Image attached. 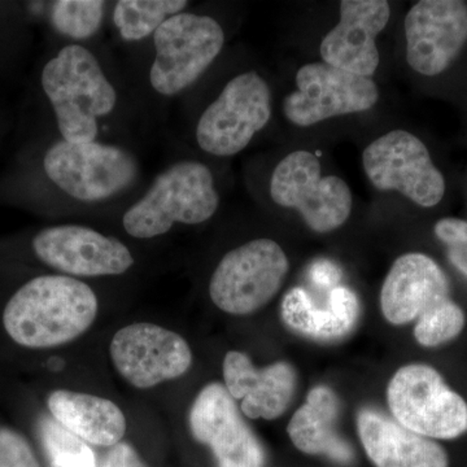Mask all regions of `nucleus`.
Listing matches in <instances>:
<instances>
[{"label":"nucleus","instance_id":"2f4dec72","mask_svg":"<svg viewBox=\"0 0 467 467\" xmlns=\"http://www.w3.org/2000/svg\"><path fill=\"white\" fill-rule=\"evenodd\" d=\"M450 260L457 269H460L463 275H467V254L456 248H450Z\"/></svg>","mask_w":467,"mask_h":467},{"label":"nucleus","instance_id":"c85d7f7f","mask_svg":"<svg viewBox=\"0 0 467 467\" xmlns=\"http://www.w3.org/2000/svg\"><path fill=\"white\" fill-rule=\"evenodd\" d=\"M435 234L441 242L467 254V221L442 218L436 223Z\"/></svg>","mask_w":467,"mask_h":467},{"label":"nucleus","instance_id":"9b49d317","mask_svg":"<svg viewBox=\"0 0 467 467\" xmlns=\"http://www.w3.org/2000/svg\"><path fill=\"white\" fill-rule=\"evenodd\" d=\"M297 90L284 101L288 121L308 128L333 119L373 109L379 99L376 82L324 63H310L297 70Z\"/></svg>","mask_w":467,"mask_h":467},{"label":"nucleus","instance_id":"2eb2a0df","mask_svg":"<svg viewBox=\"0 0 467 467\" xmlns=\"http://www.w3.org/2000/svg\"><path fill=\"white\" fill-rule=\"evenodd\" d=\"M33 248L43 263L75 276L124 275L134 264L124 243L86 226L47 227L36 234Z\"/></svg>","mask_w":467,"mask_h":467},{"label":"nucleus","instance_id":"6ab92c4d","mask_svg":"<svg viewBox=\"0 0 467 467\" xmlns=\"http://www.w3.org/2000/svg\"><path fill=\"white\" fill-rule=\"evenodd\" d=\"M362 447L377 467H448L447 451L438 442L405 429L373 409L358 416Z\"/></svg>","mask_w":467,"mask_h":467},{"label":"nucleus","instance_id":"4468645a","mask_svg":"<svg viewBox=\"0 0 467 467\" xmlns=\"http://www.w3.org/2000/svg\"><path fill=\"white\" fill-rule=\"evenodd\" d=\"M192 436L213 451L218 467H263L265 451L221 383H209L190 410Z\"/></svg>","mask_w":467,"mask_h":467},{"label":"nucleus","instance_id":"423d86ee","mask_svg":"<svg viewBox=\"0 0 467 467\" xmlns=\"http://www.w3.org/2000/svg\"><path fill=\"white\" fill-rule=\"evenodd\" d=\"M288 269L290 263L278 243L272 239L245 243L220 261L209 282V296L223 312L251 315L278 294Z\"/></svg>","mask_w":467,"mask_h":467},{"label":"nucleus","instance_id":"5701e85b","mask_svg":"<svg viewBox=\"0 0 467 467\" xmlns=\"http://www.w3.org/2000/svg\"><path fill=\"white\" fill-rule=\"evenodd\" d=\"M359 315V301L348 287L337 285L330 292L327 308L315 306L310 321V337L339 339L352 330Z\"/></svg>","mask_w":467,"mask_h":467},{"label":"nucleus","instance_id":"a211bd4d","mask_svg":"<svg viewBox=\"0 0 467 467\" xmlns=\"http://www.w3.org/2000/svg\"><path fill=\"white\" fill-rule=\"evenodd\" d=\"M223 379L234 400H242L243 413L251 420H272L290 407L296 389V373L288 362L257 368L251 358L230 350L223 359Z\"/></svg>","mask_w":467,"mask_h":467},{"label":"nucleus","instance_id":"412c9836","mask_svg":"<svg viewBox=\"0 0 467 467\" xmlns=\"http://www.w3.org/2000/svg\"><path fill=\"white\" fill-rule=\"evenodd\" d=\"M47 405L57 423L88 444L115 447L124 438L126 418L109 399L57 389Z\"/></svg>","mask_w":467,"mask_h":467},{"label":"nucleus","instance_id":"20e7f679","mask_svg":"<svg viewBox=\"0 0 467 467\" xmlns=\"http://www.w3.org/2000/svg\"><path fill=\"white\" fill-rule=\"evenodd\" d=\"M225 33L214 18L195 14L169 17L153 34V90L173 97L195 84L223 48Z\"/></svg>","mask_w":467,"mask_h":467},{"label":"nucleus","instance_id":"6e6552de","mask_svg":"<svg viewBox=\"0 0 467 467\" xmlns=\"http://www.w3.org/2000/svg\"><path fill=\"white\" fill-rule=\"evenodd\" d=\"M319 160L309 150H295L276 165L270 178V196L279 207L296 209L316 233H330L346 223L352 212L348 184L321 174Z\"/></svg>","mask_w":467,"mask_h":467},{"label":"nucleus","instance_id":"cd10ccee","mask_svg":"<svg viewBox=\"0 0 467 467\" xmlns=\"http://www.w3.org/2000/svg\"><path fill=\"white\" fill-rule=\"evenodd\" d=\"M0 467H39L26 439L12 430H0Z\"/></svg>","mask_w":467,"mask_h":467},{"label":"nucleus","instance_id":"f3484780","mask_svg":"<svg viewBox=\"0 0 467 467\" xmlns=\"http://www.w3.org/2000/svg\"><path fill=\"white\" fill-rule=\"evenodd\" d=\"M450 299V282L441 266L423 254H402L393 263L380 291V309L392 325H405Z\"/></svg>","mask_w":467,"mask_h":467},{"label":"nucleus","instance_id":"1a4fd4ad","mask_svg":"<svg viewBox=\"0 0 467 467\" xmlns=\"http://www.w3.org/2000/svg\"><path fill=\"white\" fill-rule=\"evenodd\" d=\"M272 119V91L259 73L234 77L196 125V140L209 155L242 152Z\"/></svg>","mask_w":467,"mask_h":467},{"label":"nucleus","instance_id":"0eeeda50","mask_svg":"<svg viewBox=\"0 0 467 467\" xmlns=\"http://www.w3.org/2000/svg\"><path fill=\"white\" fill-rule=\"evenodd\" d=\"M58 189L79 202H100L125 192L140 173L133 153L110 144L60 140L43 161Z\"/></svg>","mask_w":467,"mask_h":467},{"label":"nucleus","instance_id":"7c9ffc66","mask_svg":"<svg viewBox=\"0 0 467 467\" xmlns=\"http://www.w3.org/2000/svg\"><path fill=\"white\" fill-rule=\"evenodd\" d=\"M100 467H143L137 451L129 444L119 442L107 454Z\"/></svg>","mask_w":467,"mask_h":467},{"label":"nucleus","instance_id":"4be33fe9","mask_svg":"<svg viewBox=\"0 0 467 467\" xmlns=\"http://www.w3.org/2000/svg\"><path fill=\"white\" fill-rule=\"evenodd\" d=\"M187 5L186 0H119L113 11V23L125 41H142Z\"/></svg>","mask_w":467,"mask_h":467},{"label":"nucleus","instance_id":"7ed1b4c3","mask_svg":"<svg viewBox=\"0 0 467 467\" xmlns=\"http://www.w3.org/2000/svg\"><path fill=\"white\" fill-rule=\"evenodd\" d=\"M220 195L207 165L182 160L161 171L149 192L125 212L122 225L129 235L152 239L175 223L199 225L214 216Z\"/></svg>","mask_w":467,"mask_h":467},{"label":"nucleus","instance_id":"c756f323","mask_svg":"<svg viewBox=\"0 0 467 467\" xmlns=\"http://www.w3.org/2000/svg\"><path fill=\"white\" fill-rule=\"evenodd\" d=\"M340 278H342V272L331 261L319 260L310 267V279L319 287H337Z\"/></svg>","mask_w":467,"mask_h":467},{"label":"nucleus","instance_id":"f257e3e1","mask_svg":"<svg viewBox=\"0 0 467 467\" xmlns=\"http://www.w3.org/2000/svg\"><path fill=\"white\" fill-rule=\"evenodd\" d=\"M97 295L84 282L67 275H42L24 285L3 313L5 331L29 348L72 342L97 318Z\"/></svg>","mask_w":467,"mask_h":467},{"label":"nucleus","instance_id":"aec40b11","mask_svg":"<svg viewBox=\"0 0 467 467\" xmlns=\"http://www.w3.org/2000/svg\"><path fill=\"white\" fill-rule=\"evenodd\" d=\"M340 402L325 386L310 389L303 407L288 423L287 432L297 450L306 454H321L335 462L349 465L355 451L337 430Z\"/></svg>","mask_w":467,"mask_h":467},{"label":"nucleus","instance_id":"393cba45","mask_svg":"<svg viewBox=\"0 0 467 467\" xmlns=\"http://www.w3.org/2000/svg\"><path fill=\"white\" fill-rule=\"evenodd\" d=\"M41 438L51 467H98L90 445L64 429L57 420L45 418Z\"/></svg>","mask_w":467,"mask_h":467},{"label":"nucleus","instance_id":"a878e982","mask_svg":"<svg viewBox=\"0 0 467 467\" xmlns=\"http://www.w3.org/2000/svg\"><path fill=\"white\" fill-rule=\"evenodd\" d=\"M465 313L454 301L447 299L418 318L414 337L420 346H441L459 337L465 327Z\"/></svg>","mask_w":467,"mask_h":467},{"label":"nucleus","instance_id":"9d476101","mask_svg":"<svg viewBox=\"0 0 467 467\" xmlns=\"http://www.w3.org/2000/svg\"><path fill=\"white\" fill-rule=\"evenodd\" d=\"M362 165L378 190L400 192L420 207H435L444 198V177L422 140L409 131L392 130L373 140Z\"/></svg>","mask_w":467,"mask_h":467},{"label":"nucleus","instance_id":"ddd939ff","mask_svg":"<svg viewBox=\"0 0 467 467\" xmlns=\"http://www.w3.org/2000/svg\"><path fill=\"white\" fill-rule=\"evenodd\" d=\"M407 61L420 75L447 70L467 43V5L460 0H422L405 17Z\"/></svg>","mask_w":467,"mask_h":467},{"label":"nucleus","instance_id":"f8f14e48","mask_svg":"<svg viewBox=\"0 0 467 467\" xmlns=\"http://www.w3.org/2000/svg\"><path fill=\"white\" fill-rule=\"evenodd\" d=\"M109 353L119 376L142 389L182 377L192 364L189 343L180 334L153 324L122 327L113 337Z\"/></svg>","mask_w":467,"mask_h":467},{"label":"nucleus","instance_id":"dca6fc26","mask_svg":"<svg viewBox=\"0 0 467 467\" xmlns=\"http://www.w3.org/2000/svg\"><path fill=\"white\" fill-rule=\"evenodd\" d=\"M391 8L386 0H344L340 20L321 43L322 60L370 78L379 67L377 36L386 29Z\"/></svg>","mask_w":467,"mask_h":467},{"label":"nucleus","instance_id":"39448f33","mask_svg":"<svg viewBox=\"0 0 467 467\" xmlns=\"http://www.w3.org/2000/svg\"><path fill=\"white\" fill-rule=\"evenodd\" d=\"M396 422L429 439L460 438L467 431V404L434 368L411 364L396 371L387 387Z\"/></svg>","mask_w":467,"mask_h":467},{"label":"nucleus","instance_id":"f03ea898","mask_svg":"<svg viewBox=\"0 0 467 467\" xmlns=\"http://www.w3.org/2000/svg\"><path fill=\"white\" fill-rule=\"evenodd\" d=\"M42 88L67 142H95L99 134L98 119L109 116L117 103L115 88L99 61L78 45L67 46L46 64Z\"/></svg>","mask_w":467,"mask_h":467},{"label":"nucleus","instance_id":"b1692460","mask_svg":"<svg viewBox=\"0 0 467 467\" xmlns=\"http://www.w3.org/2000/svg\"><path fill=\"white\" fill-rule=\"evenodd\" d=\"M104 8L101 0H58L52 3V26L67 38H91L103 23Z\"/></svg>","mask_w":467,"mask_h":467},{"label":"nucleus","instance_id":"bb28decb","mask_svg":"<svg viewBox=\"0 0 467 467\" xmlns=\"http://www.w3.org/2000/svg\"><path fill=\"white\" fill-rule=\"evenodd\" d=\"M313 308L315 304L308 294L303 288L295 287L285 294L282 301V317L295 331L309 337Z\"/></svg>","mask_w":467,"mask_h":467}]
</instances>
